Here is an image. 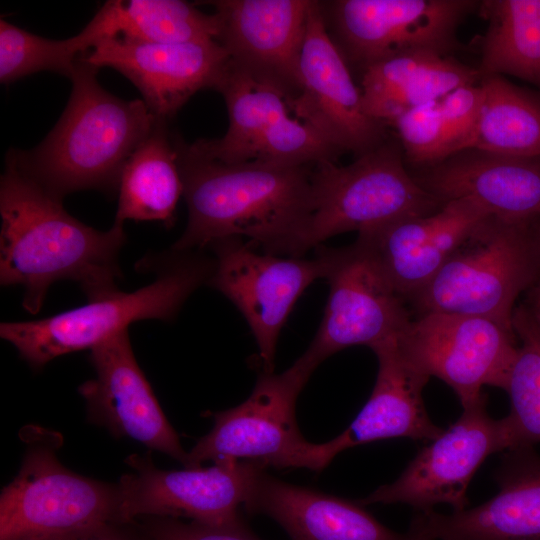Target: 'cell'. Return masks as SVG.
Returning a JSON list of instances; mask_svg holds the SVG:
<instances>
[{"label":"cell","instance_id":"obj_1","mask_svg":"<svg viewBox=\"0 0 540 540\" xmlns=\"http://www.w3.org/2000/svg\"><path fill=\"white\" fill-rule=\"evenodd\" d=\"M172 138L188 209L173 251L230 237L274 255L301 257L307 251L314 165L225 163L197 153L178 134Z\"/></svg>","mask_w":540,"mask_h":540},{"label":"cell","instance_id":"obj_2","mask_svg":"<svg viewBox=\"0 0 540 540\" xmlns=\"http://www.w3.org/2000/svg\"><path fill=\"white\" fill-rule=\"evenodd\" d=\"M0 215L1 285L22 286L29 313L39 312L59 280L78 282L90 301L118 292L124 224L114 221L100 231L74 218L61 198L19 166L11 149L1 175Z\"/></svg>","mask_w":540,"mask_h":540},{"label":"cell","instance_id":"obj_3","mask_svg":"<svg viewBox=\"0 0 540 540\" xmlns=\"http://www.w3.org/2000/svg\"><path fill=\"white\" fill-rule=\"evenodd\" d=\"M99 69L78 60L58 122L35 148L11 149L19 166L59 198L75 191L118 189L122 170L158 118L143 100L105 90Z\"/></svg>","mask_w":540,"mask_h":540},{"label":"cell","instance_id":"obj_4","mask_svg":"<svg viewBox=\"0 0 540 540\" xmlns=\"http://www.w3.org/2000/svg\"><path fill=\"white\" fill-rule=\"evenodd\" d=\"M532 224L487 217L407 303L416 315H473L513 327L518 297L540 279Z\"/></svg>","mask_w":540,"mask_h":540},{"label":"cell","instance_id":"obj_5","mask_svg":"<svg viewBox=\"0 0 540 540\" xmlns=\"http://www.w3.org/2000/svg\"><path fill=\"white\" fill-rule=\"evenodd\" d=\"M26 451L17 476L1 491L0 540H53L122 523L118 484L79 475L62 465L58 433L24 432Z\"/></svg>","mask_w":540,"mask_h":540},{"label":"cell","instance_id":"obj_6","mask_svg":"<svg viewBox=\"0 0 540 540\" xmlns=\"http://www.w3.org/2000/svg\"><path fill=\"white\" fill-rule=\"evenodd\" d=\"M317 366L304 353L280 374H260L244 402L214 415L213 428L188 453L185 468L207 460H250L280 469L322 471L336 453L329 441L308 442L295 416L297 398Z\"/></svg>","mask_w":540,"mask_h":540},{"label":"cell","instance_id":"obj_7","mask_svg":"<svg viewBox=\"0 0 540 540\" xmlns=\"http://www.w3.org/2000/svg\"><path fill=\"white\" fill-rule=\"evenodd\" d=\"M213 262L185 258L171 262L149 285L116 292L43 319L4 322L0 336L32 367L72 352L92 349L144 319H172L189 295L208 282Z\"/></svg>","mask_w":540,"mask_h":540},{"label":"cell","instance_id":"obj_8","mask_svg":"<svg viewBox=\"0 0 540 540\" xmlns=\"http://www.w3.org/2000/svg\"><path fill=\"white\" fill-rule=\"evenodd\" d=\"M442 205L407 170L400 142L387 138L349 165L313 166L307 251L337 234L428 215Z\"/></svg>","mask_w":540,"mask_h":540},{"label":"cell","instance_id":"obj_9","mask_svg":"<svg viewBox=\"0 0 540 540\" xmlns=\"http://www.w3.org/2000/svg\"><path fill=\"white\" fill-rule=\"evenodd\" d=\"M473 0H335L320 2L330 37L349 67L361 70L388 57L419 52L444 56L461 44Z\"/></svg>","mask_w":540,"mask_h":540},{"label":"cell","instance_id":"obj_10","mask_svg":"<svg viewBox=\"0 0 540 540\" xmlns=\"http://www.w3.org/2000/svg\"><path fill=\"white\" fill-rule=\"evenodd\" d=\"M517 341L513 327L493 319L429 312L412 318L396 345L411 366L442 380L465 407L485 386L504 390Z\"/></svg>","mask_w":540,"mask_h":540},{"label":"cell","instance_id":"obj_11","mask_svg":"<svg viewBox=\"0 0 540 540\" xmlns=\"http://www.w3.org/2000/svg\"><path fill=\"white\" fill-rule=\"evenodd\" d=\"M315 250L326 262L330 291L323 320L304 353L319 365L347 347L372 349L397 338L412 320L411 311L368 248L356 240Z\"/></svg>","mask_w":540,"mask_h":540},{"label":"cell","instance_id":"obj_12","mask_svg":"<svg viewBox=\"0 0 540 540\" xmlns=\"http://www.w3.org/2000/svg\"><path fill=\"white\" fill-rule=\"evenodd\" d=\"M487 394L462 407L460 417L423 447L392 483L382 485L361 505L402 503L416 512L438 504L460 512L468 505V486L486 458L512 449L506 421L494 419L487 409Z\"/></svg>","mask_w":540,"mask_h":540},{"label":"cell","instance_id":"obj_13","mask_svg":"<svg viewBox=\"0 0 540 540\" xmlns=\"http://www.w3.org/2000/svg\"><path fill=\"white\" fill-rule=\"evenodd\" d=\"M134 471L121 477L122 523L137 517H185L207 525L234 524L266 465L225 460L211 467L163 470L148 457L126 460Z\"/></svg>","mask_w":540,"mask_h":540},{"label":"cell","instance_id":"obj_14","mask_svg":"<svg viewBox=\"0 0 540 540\" xmlns=\"http://www.w3.org/2000/svg\"><path fill=\"white\" fill-rule=\"evenodd\" d=\"M216 258L208 284L226 296L247 321L263 372L272 373L281 328L305 289L325 278L326 262L259 253L240 237L211 245Z\"/></svg>","mask_w":540,"mask_h":540},{"label":"cell","instance_id":"obj_15","mask_svg":"<svg viewBox=\"0 0 540 540\" xmlns=\"http://www.w3.org/2000/svg\"><path fill=\"white\" fill-rule=\"evenodd\" d=\"M312 0H214L229 63L281 93L287 103L301 92L300 55Z\"/></svg>","mask_w":540,"mask_h":540},{"label":"cell","instance_id":"obj_16","mask_svg":"<svg viewBox=\"0 0 540 540\" xmlns=\"http://www.w3.org/2000/svg\"><path fill=\"white\" fill-rule=\"evenodd\" d=\"M299 71L301 92L288 103L298 119L357 157L388 138L386 125L365 113L361 89L328 33L319 1L309 12Z\"/></svg>","mask_w":540,"mask_h":540},{"label":"cell","instance_id":"obj_17","mask_svg":"<svg viewBox=\"0 0 540 540\" xmlns=\"http://www.w3.org/2000/svg\"><path fill=\"white\" fill-rule=\"evenodd\" d=\"M79 59L120 72L141 92L149 111L165 121L196 92L215 89L228 63L216 40L155 43L120 37L101 39Z\"/></svg>","mask_w":540,"mask_h":540},{"label":"cell","instance_id":"obj_18","mask_svg":"<svg viewBox=\"0 0 540 540\" xmlns=\"http://www.w3.org/2000/svg\"><path fill=\"white\" fill-rule=\"evenodd\" d=\"M90 360L96 376L78 388L89 419L114 436L136 440L185 467L188 453L136 361L127 330L92 348Z\"/></svg>","mask_w":540,"mask_h":540},{"label":"cell","instance_id":"obj_19","mask_svg":"<svg viewBox=\"0 0 540 540\" xmlns=\"http://www.w3.org/2000/svg\"><path fill=\"white\" fill-rule=\"evenodd\" d=\"M489 216L470 199H454L434 213L399 218L359 232L357 240L368 248L407 303Z\"/></svg>","mask_w":540,"mask_h":540},{"label":"cell","instance_id":"obj_20","mask_svg":"<svg viewBox=\"0 0 540 540\" xmlns=\"http://www.w3.org/2000/svg\"><path fill=\"white\" fill-rule=\"evenodd\" d=\"M412 175L443 203L470 199L510 222L531 223L540 216V157L470 148Z\"/></svg>","mask_w":540,"mask_h":540},{"label":"cell","instance_id":"obj_21","mask_svg":"<svg viewBox=\"0 0 540 540\" xmlns=\"http://www.w3.org/2000/svg\"><path fill=\"white\" fill-rule=\"evenodd\" d=\"M251 514L276 521L291 540H435L420 512L397 533L361 504L284 482L265 471L244 505Z\"/></svg>","mask_w":540,"mask_h":540},{"label":"cell","instance_id":"obj_22","mask_svg":"<svg viewBox=\"0 0 540 540\" xmlns=\"http://www.w3.org/2000/svg\"><path fill=\"white\" fill-rule=\"evenodd\" d=\"M498 492L460 512H421L435 540H540V455L507 450L494 472Z\"/></svg>","mask_w":540,"mask_h":540},{"label":"cell","instance_id":"obj_23","mask_svg":"<svg viewBox=\"0 0 540 540\" xmlns=\"http://www.w3.org/2000/svg\"><path fill=\"white\" fill-rule=\"evenodd\" d=\"M378 372L367 402L347 429L331 443L340 452L361 444L390 439L433 440L443 429L431 420L423 399L429 377L400 354L396 338L372 348Z\"/></svg>","mask_w":540,"mask_h":540},{"label":"cell","instance_id":"obj_24","mask_svg":"<svg viewBox=\"0 0 540 540\" xmlns=\"http://www.w3.org/2000/svg\"><path fill=\"white\" fill-rule=\"evenodd\" d=\"M480 79L477 69L451 56L419 52L388 57L362 71L363 109L387 126L403 112Z\"/></svg>","mask_w":540,"mask_h":540},{"label":"cell","instance_id":"obj_25","mask_svg":"<svg viewBox=\"0 0 540 540\" xmlns=\"http://www.w3.org/2000/svg\"><path fill=\"white\" fill-rule=\"evenodd\" d=\"M91 48L101 39L183 43L216 40V15L182 0H109L81 30Z\"/></svg>","mask_w":540,"mask_h":540},{"label":"cell","instance_id":"obj_26","mask_svg":"<svg viewBox=\"0 0 540 540\" xmlns=\"http://www.w3.org/2000/svg\"><path fill=\"white\" fill-rule=\"evenodd\" d=\"M115 222L159 221L171 225L183 182L172 132L158 119L126 162L118 184Z\"/></svg>","mask_w":540,"mask_h":540},{"label":"cell","instance_id":"obj_27","mask_svg":"<svg viewBox=\"0 0 540 540\" xmlns=\"http://www.w3.org/2000/svg\"><path fill=\"white\" fill-rule=\"evenodd\" d=\"M224 97L228 129L218 139L190 143L197 153L225 163L252 161L253 149L267 129L285 114L289 106L275 89L258 83L234 68L228 60L215 89Z\"/></svg>","mask_w":540,"mask_h":540},{"label":"cell","instance_id":"obj_28","mask_svg":"<svg viewBox=\"0 0 540 540\" xmlns=\"http://www.w3.org/2000/svg\"><path fill=\"white\" fill-rule=\"evenodd\" d=\"M480 78L512 75L540 86V0H484Z\"/></svg>","mask_w":540,"mask_h":540},{"label":"cell","instance_id":"obj_29","mask_svg":"<svg viewBox=\"0 0 540 540\" xmlns=\"http://www.w3.org/2000/svg\"><path fill=\"white\" fill-rule=\"evenodd\" d=\"M480 84L483 105L472 148L540 157V97L499 75Z\"/></svg>","mask_w":540,"mask_h":540},{"label":"cell","instance_id":"obj_30","mask_svg":"<svg viewBox=\"0 0 540 540\" xmlns=\"http://www.w3.org/2000/svg\"><path fill=\"white\" fill-rule=\"evenodd\" d=\"M512 325L520 344L504 388L510 400L504 419L514 449L540 443V327L523 304Z\"/></svg>","mask_w":540,"mask_h":540},{"label":"cell","instance_id":"obj_31","mask_svg":"<svg viewBox=\"0 0 540 540\" xmlns=\"http://www.w3.org/2000/svg\"><path fill=\"white\" fill-rule=\"evenodd\" d=\"M88 51V44L80 32L68 39L52 40L4 19L0 21V81L3 84L40 71L71 78L79 57Z\"/></svg>","mask_w":540,"mask_h":540},{"label":"cell","instance_id":"obj_32","mask_svg":"<svg viewBox=\"0 0 540 540\" xmlns=\"http://www.w3.org/2000/svg\"><path fill=\"white\" fill-rule=\"evenodd\" d=\"M389 125L398 133L405 162L417 169L434 165L450 156L439 100L411 108Z\"/></svg>","mask_w":540,"mask_h":540},{"label":"cell","instance_id":"obj_33","mask_svg":"<svg viewBox=\"0 0 540 540\" xmlns=\"http://www.w3.org/2000/svg\"><path fill=\"white\" fill-rule=\"evenodd\" d=\"M439 103L450 156L472 148L483 105L480 81L454 89L441 98Z\"/></svg>","mask_w":540,"mask_h":540},{"label":"cell","instance_id":"obj_34","mask_svg":"<svg viewBox=\"0 0 540 540\" xmlns=\"http://www.w3.org/2000/svg\"><path fill=\"white\" fill-rule=\"evenodd\" d=\"M144 531L147 540H260L242 520L228 525H207L170 517H149Z\"/></svg>","mask_w":540,"mask_h":540},{"label":"cell","instance_id":"obj_35","mask_svg":"<svg viewBox=\"0 0 540 540\" xmlns=\"http://www.w3.org/2000/svg\"><path fill=\"white\" fill-rule=\"evenodd\" d=\"M115 524H107L78 531L53 540H128L115 528Z\"/></svg>","mask_w":540,"mask_h":540},{"label":"cell","instance_id":"obj_36","mask_svg":"<svg viewBox=\"0 0 540 540\" xmlns=\"http://www.w3.org/2000/svg\"><path fill=\"white\" fill-rule=\"evenodd\" d=\"M540 327V279L526 292L522 303Z\"/></svg>","mask_w":540,"mask_h":540},{"label":"cell","instance_id":"obj_37","mask_svg":"<svg viewBox=\"0 0 540 540\" xmlns=\"http://www.w3.org/2000/svg\"><path fill=\"white\" fill-rule=\"evenodd\" d=\"M532 226H533L534 235H535V238H536L539 250H540V216L535 221H533Z\"/></svg>","mask_w":540,"mask_h":540}]
</instances>
